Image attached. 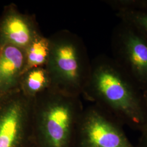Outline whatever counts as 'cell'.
Wrapping results in <instances>:
<instances>
[{
  "label": "cell",
  "mask_w": 147,
  "mask_h": 147,
  "mask_svg": "<svg viewBox=\"0 0 147 147\" xmlns=\"http://www.w3.org/2000/svg\"><path fill=\"white\" fill-rule=\"evenodd\" d=\"M82 96L133 130L147 125L143 92L112 57L101 55L92 61Z\"/></svg>",
  "instance_id": "cell-1"
},
{
  "label": "cell",
  "mask_w": 147,
  "mask_h": 147,
  "mask_svg": "<svg viewBox=\"0 0 147 147\" xmlns=\"http://www.w3.org/2000/svg\"><path fill=\"white\" fill-rule=\"evenodd\" d=\"M123 124L97 105L84 108L75 134L74 147H136Z\"/></svg>",
  "instance_id": "cell-4"
},
{
  "label": "cell",
  "mask_w": 147,
  "mask_h": 147,
  "mask_svg": "<svg viewBox=\"0 0 147 147\" xmlns=\"http://www.w3.org/2000/svg\"><path fill=\"white\" fill-rule=\"evenodd\" d=\"M112 58L142 91L147 89V40L121 22L111 40Z\"/></svg>",
  "instance_id": "cell-6"
},
{
  "label": "cell",
  "mask_w": 147,
  "mask_h": 147,
  "mask_svg": "<svg viewBox=\"0 0 147 147\" xmlns=\"http://www.w3.org/2000/svg\"><path fill=\"white\" fill-rule=\"evenodd\" d=\"M25 65L24 50L12 45L0 49V99L20 90Z\"/></svg>",
  "instance_id": "cell-8"
},
{
  "label": "cell",
  "mask_w": 147,
  "mask_h": 147,
  "mask_svg": "<svg viewBox=\"0 0 147 147\" xmlns=\"http://www.w3.org/2000/svg\"><path fill=\"white\" fill-rule=\"evenodd\" d=\"M140 132L139 143L136 147H147V125Z\"/></svg>",
  "instance_id": "cell-13"
},
{
  "label": "cell",
  "mask_w": 147,
  "mask_h": 147,
  "mask_svg": "<svg viewBox=\"0 0 147 147\" xmlns=\"http://www.w3.org/2000/svg\"><path fill=\"white\" fill-rule=\"evenodd\" d=\"M143 98H144V103L146 105V110L147 111V89L143 91Z\"/></svg>",
  "instance_id": "cell-14"
},
{
  "label": "cell",
  "mask_w": 147,
  "mask_h": 147,
  "mask_svg": "<svg viewBox=\"0 0 147 147\" xmlns=\"http://www.w3.org/2000/svg\"><path fill=\"white\" fill-rule=\"evenodd\" d=\"M33 99L20 90L0 99V147H34Z\"/></svg>",
  "instance_id": "cell-5"
},
{
  "label": "cell",
  "mask_w": 147,
  "mask_h": 147,
  "mask_svg": "<svg viewBox=\"0 0 147 147\" xmlns=\"http://www.w3.org/2000/svg\"><path fill=\"white\" fill-rule=\"evenodd\" d=\"M116 16L147 40V11H119Z\"/></svg>",
  "instance_id": "cell-11"
},
{
  "label": "cell",
  "mask_w": 147,
  "mask_h": 147,
  "mask_svg": "<svg viewBox=\"0 0 147 147\" xmlns=\"http://www.w3.org/2000/svg\"><path fill=\"white\" fill-rule=\"evenodd\" d=\"M50 88L51 79L46 67L30 69L22 75L19 90L30 98Z\"/></svg>",
  "instance_id": "cell-9"
},
{
  "label": "cell",
  "mask_w": 147,
  "mask_h": 147,
  "mask_svg": "<svg viewBox=\"0 0 147 147\" xmlns=\"http://www.w3.org/2000/svg\"><path fill=\"white\" fill-rule=\"evenodd\" d=\"M49 39L50 51L46 68L51 79L50 89L81 97L92 65L82 39L67 30L53 33Z\"/></svg>",
  "instance_id": "cell-3"
},
{
  "label": "cell",
  "mask_w": 147,
  "mask_h": 147,
  "mask_svg": "<svg viewBox=\"0 0 147 147\" xmlns=\"http://www.w3.org/2000/svg\"><path fill=\"white\" fill-rule=\"evenodd\" d=\"M105 2L116 12L147 11V0H109Z\"/></svg>",
  "instance_id": "cell-12"
},
{
  "label": "cell",
  "mask_w": 147,
  "mask_h": 147,
  "mask_svg": "<svg viewBox=\"0 0 147 147\" xmlns=\"http://www.w3.org/2000/svg\"><path fill=\"white\" fill-rule=\"evenodd\" d=\"M24 50L25 65L24 73L31 69L46 67L50 51L49 37L40 34Z\"/></svg>",
  "instance_id": "cell-10"
},
{
  "label": "cell",
  "mask_w": 147,
  "mask_h": 147,
  "mask_svg": "<svg viewBox=\"0 0 147 147\" xmlns=\"http://www.w3.org/2000/svg\"><path fill=\"white\" fill-rule=\"evenodd\" d=\"M40 34L34 16L21 13L14 3L5 6L0 16V49L12 45L25 50Z\"/></svg>",
  "instance_id": "cell-7"
},
{
  "label": "cell",
  "mask_w": 147,
  "mask_h": 147,
  "mask_svg": "<svg viewBox=\"0 0 147 147\" xmlns=\"http://www.w3.org/2000/svg\"><path fill=\"white\" fill-rule=\"evenodd\" d=\"M84 109L80 96L49 89L33 99L34 147H74Z\"/></svg>",
  "instance_id": "cell-2"
}]
</instances>
